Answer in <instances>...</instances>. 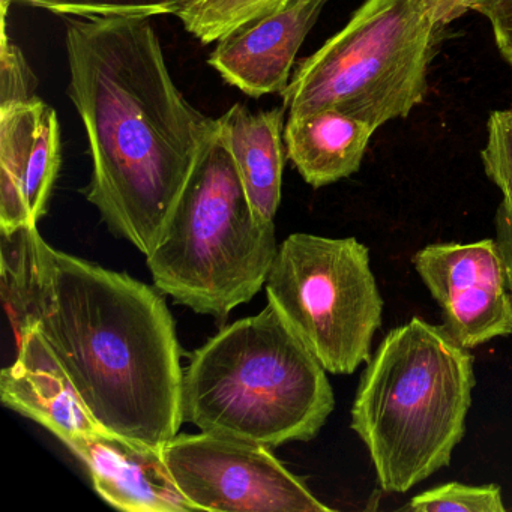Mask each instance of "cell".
<instances>
[{
    "mask_svg": "<svg viewBox=\"0 0 512 512\" xmlns=\"http://www.w3.org/2000/svg\"><path fill=\"white\" fill-rule=\"evenodd\" d=\"M68 97L88 137L86 197L146 257L215 127L170 74L152 19L65 17Z\"/></svg>",
    "mask_w": 512,
    "mask_h": 512,
    "instance_id": "obj_1",
    "label": "cell"
},
{
    "mask_svg": "<svg viewBox=\"0 0 512 512\" xmlns=\"http://www.w3.org/2000/svg\"><path fill=\"white\" fill-rule=\"evenodd\" d=\"M32 325L98 424L154 448L179 433L181 347L166 301L142 281L37 236Z\"/></svg>",
    "mask_w": 512,
    "mask_h": 512,
    "instance_id": "obj_2",
    "label": "cell"
},
{
    "mask_svg": "<svg viewBox=\"0 0 512 512\" xmlns=\"http://www.w3.org/2000/svg\"><path fill=\"white\" fill-rule=\"evenodd\" d=\"M475 388L469 349L421 317L392 329L367 362L352 428L386 493L410 488L451 463L466 433Z\"/></svg>",
    "mask_w": 512,
    "mask_h": 512,
    "instance_id": "obj_3",
    "label": "cell"
},
{
    "mask_svg": "<svg viewBox=\"0 0 512 512\" xmlns=\"http://www.w3.org/2000/svg\"><path fill=\"white\" fill-rule=\"evenodd\" d=\"M181 404L184 422L203 433L271 449L314 439L335 398L325 367L268 304L191 355Z\"/></svg>",
    "mask_w": 512,
    "mask_h": 512,
    "instance_id": "obj_4",
    "label": "cell"
},
{
    "mask_svg": "<svg viewBox=\"0 0 512 512\" xmlns=\"http://www.w3.org/2000/svg\"><path fill=\"white\" fill-rule=\"evenodd\" d=\"M277 253L275 223L254 212L215 122L163 239L146 257L155 287L224 319L262 290Z\"/></svg>",
    "mask_w": 512,
    "mask_h": 512,
    "instance_id": "obj_5",
    "label": "cell"
},
{
    "mask_svg": "<svg viewBox=\"0 0 512 512\" xmlns=\"http://www.w3.org/2000/svg\"><path fill=\"white\" fill-rule=\"evenodd\" d=\"M449 23L434 0H365L346 26L302 59L281 94L289 116L332 109L380 128L424 101Z\"/></svg>",
    "mask_w": 512,
    "mask_h": 512,
    "instance_id": "obj_6",
    "label": "cell"
},
{
    "mask_svg": "<svg viewBox=\"0 0 512 512\" xmlns=\"http://www.w3.org/2000/svg\"><path fill=\"white\" fill-rule=\"evenodd\" d=\"M265 289L328 373L352 374L370 361L383 299L358 239L293 233L278 245Z\"/></svg>",
    "mask_w": 512,
    "mask_h": 512,
    "instance_id": "obj_7",
    "label": "cell"
},
{
    "mask_svg": "<svg viewBox=\"0 0 512 512\" xmlns=\"http://www.w3.org/2000/svg\"><path fill=\"white\" fill-rule=\"evenodd\" d=\"M161 454L196 511H332L268 446L202 431L176 434Z\"/></svg>",
    "mask_w": 512,
    "mask_h": 512,
    "instance_id": "obj_8",
    "label": "cell"
},
{
    "mask_svg": "<svg viewBox=\"0 0 512 512\" xmlns=\"http://www.w3.org/2000/svg\"><path fill=\"white\" fill-rule=\"evenodd\" d=\"M413 266L439 304L443 326L461 346L475 349L512 335V293L497 239L427 245Z\"/></svg>",
    "mask_w": 512,
    "mask_h": 512,
    "instance_id": "obj_9",
    "label": "cell"
},
{
    "mask_svg": "<svg viewBox=\"0 0 512 512\" xmlns=\"http://www.w3.org/2000/svg\"><path fill=\"white\" fill-rule=\"evenodd\" d=\"M61 125L38 95L0 103V230L37 226L61 169Z\"/></svg>",
    "mask_w": 512,
    "mask_h": 512,
    "instance_id": "obj_10",
    "label": "cell"
},
{
    "mask_svg": "<svg viewBox=\"0 0 512 512\" xmlns=\"http://www.w3.org/2000/svg\"><path fill=\"white\" fill-rule=\"evenodd\" d=\"M326 4L328 0H289L238 26L215 43L209 67L248 97L283 94L296 56Z\"/></svg>",
    "mask_w": 512,
    "mask_h": 512,
    "instance_id": "obj_11",
    "label": "cell"
},
{
    "mask_svg": "<svg viewBox=\"0 0 512 512\" xmlns=\"http://www.w3.org/2000/svg\"><path fill=\"white\" fill-rule=\"evenodd\" d=\"M80 458L95 491L127 512L196 511L176 485L160 448L110 431L76 434L64 443Z\"/></svg>",
    "mask_w": 512,
    "mask_h": 512,
    "instance_id": "obj_12",
    "label": "cell"
},
{
    "mask_svg": "<svg viewBox=\"0 0 512 512\" xmlns=\"http://www.w3.org/2000/svg\"><path fill=\"white\" fill-rule=\"evenodd\" d=\"M0 400L62 443L104 430L38 328L17 343L16 361L0 373Z\"/></svg>",
    "mask_w": 512,
    "mask_h": 512,
    "instance_id": "obj_13",
    "label": "cell"
},
{
    "mask_svg": "<svg viewBox=\"0 0 512 512\" xmlns=\"http://www.w3.org/2000/svg\"><path fill=\"white\" fill-rule=\"evenodd\" d=\"M284 107L251 112L236 103L215 119L257 217L274 223L281 203L284 170Z\"/></svg>",
    "mask_w": 512,
    "mask_h": 512,
    "instance_id": "obj_14",
    "label": "cell"
},
{
    "mask_svg": "<svg viewBox=\"0 0 512 512\" xmlns=\"http://www.w3.org/2000/svg\"><path fill=\"white\" fill-rule=\"evenodd\" d=\"M377 128L338 110L287 116L284 146L299 175L314 188L358 172Z\"/></svg>",
    "mask_w": 512,
    "mask_h": 512,
    "instance_id": "obj_15",
    "label": "cell"
},
{
    "mask_svg": "<svg viewBox=\"0 0 512 512\" xmlns=\"http://www.w3.org/2000/svg\"><path fill=\"white\" fill-rule=\"evenodd\" d=\"M37 226L2 230V299L16 332L17 343L29 332L32 325V302L37 283Z\"/></svg>",
    "mask_w": 512,
    "mask_h": 512,
    "instance_id": "obj_16",
    "label": "cell"
},
{
    "mask_svg": "<svg viewBox=\"0 0 512 512\" xmlns=\"http://www.w3.org/2000/svg\"><path fill=\"white\" fill-rule=\"evenodd\" d=\"M289 0H185L176 19L200 43H217L227 32L283 7Z\"/></svg>",
    "mask_w": 512,
    "mask_h": 512,
    "instance_id": "obj_17",
    "label": "cell"
},
{
    "mask_svg": "<svg viewBox=\"0 0 512 512\" xmlns=\"http://www.w3.org/2000/svg\"><path fill=\"white\" fill-rule=\"evenodd\" d=\"M185 0H0L2 19L13 5L40 8L55 16L95 19V17L175 16Z\"/></svg>",
    "mask_w": 512,
    "mask_h": 512,
    "instance_id": "obj_18",
    "label": "cell"
},
{
    "mask_svg": "<svg viewBox=\"0 0 512 512\" xmlns=\"http://www.w3.org/2000/svg\"><path fill=\"white\" fill-rule=\"evenodd\" d=\"M401 511L505 512L502 488L496 484L467 485L448 482L412 497Z\"/></svg>",
    "mask_w": 512,
    "mask_h": 512,
    "instance_id": "obj_19",
    "label": "cell"
},
{
    "mask_svg": "<svg viewBox=\"0 0 512 512\" xmlns=\"http://www.w3.org/2000/svg\"><path fill=\"white\" fill-rule=\"evenodd\" d=\"M481 160L485 175L512 206V107L491 113Z\"/></svg>",
    "mask_w": 512,
    "mask_h": 512,
    "instance_id": "obj_20",
    "label": "cell"
},
{
    "mask_svg": "<svg viewBox=\"0 0 512 512\" xmlns=\"http://www.w3.org/2000/svg\"><path fill=\"white\" fill-rule=\"evenodd\" d=\"M38 79L19 46L7 34V19H2L0 46V103L28 100L37 95Z\"/></svg>",
    "mask_w": 512,
    "mask_h": 512,
    "instance_id": "obj_21",
    "label": "cell"
},
{
    "mask_svg": "<svg viewBox=\"0 0 512 512\" xmlns=\"http://www.w3.org/2000/svg\"><path fill=\"white\" fill-rule=\"evenodd\" d=\"M479 14L487 17L497 49L512 67V0H494Z\"/></svg>",
    "mask_w": 512,
    "mask_h": 512,
    "instance_id": "obj_22",
    "label": "cell"
},
{
    "mask_svg": "<svg viewBox=\"0 0 512 512\" xmlns=\"http://www.w3.org/2000/svg\"><path fill=\"white\" fill-rule=\"evenodd\" d=\"M496 239L505 256L512 293V206L502 200L496 212Z\"/></svg>",
    "mask_w": 512,
    "mask_h": 512,
    "instance_id": "obj_23",
    "label": "cell"
},
{
    "mask_svg": "<svg viewBox=\"0 0 512 512\" xmlns=\"http://www.w3.org/2000/svg\"><path fill=\"white\" fill-rule=\"evenodd\" d=\"M491 2L494 0H443L440 10H442L446 22L451 23L469 11L481 13V10H484Z\"/></svg>",
    "mask_w": 512,
    "mask_h": 512,
    "instance_id": "obj_24",
    "label": "cell"
},
{
    "mask_svg": "<svg viewBox=\"0 0 512 512\" xmlns=\"http://www.w3.org/2000/svg\"><path fill=\"white\" fill-rule=\"evenodd\" d=\"M434 2H436V4L439 5V8H440V5H442L443 0H434ZM440 11H442V10H440Z\"/></svg>",
    "mask_w": 512,
    "mask_h": 512,
    "instance_id": "obj_25",
    "label": "cell"
}]
</instances>
